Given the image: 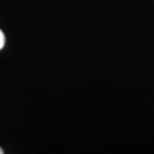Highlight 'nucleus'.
I'll list each match as a JSON object with an SVG mask.
<instances>
[{
    "label": "nucleus",
    "mask_w": 154,
    "mask_h": 154,
    "mask_svg": "<svg viewBox=\"0 0 154 154\" xmlns=\"http://www.w3.org/2000/svg\"><path fill=\"white\" fill-rule=\"evenodd\" d=\"M4 44H5V36L3 34V32L0 30V50L3 48Z\"/></svg>",
    "instance_id": "1"
},
{
    "label": "nucleus",
    "mask_w": 154,
    "mask_h": 154,
    "mask_svg": "<svg viewBox=\"0 0 154 154\" xmlns=\"http://www.w3.org/2000/svg\"><path fill=\"white\" fill-rule=\"evenodd\" d=\"M0 154H3V150L1 149V147H0Z\"/></svg>",
    "instance_id": "2"
}]
</instances>
